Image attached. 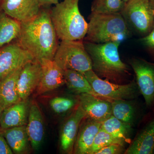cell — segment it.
Segmentation results:
<instances>
[{"label": "cell", "instance_id": "obj_1", "mask_svg": "<svg viewBox=\"0 0 154 154\" xmlns=\"http://www.w3.org/2000/svg\"><path fill=\"white\" fill-rule=\"evenodd\" d=\"M49 7H42L33 19L21 22V30L16 41L34 59L53 60L58 39L50 16Z\"/></svg>", "mask_w": 154, "mask_h": 154}, {"label": "cell", "instance_id": "obj_2", "mask_svg": "<svg viewBox=\"0 0 154 154\" xmlns=\"http://www.w3.org/2000/svg\"><path fill=\"white\" fill-rule=\"evenodd\" d=\"M84 43L91 57L92 70L98 76L116 84L123 82L129 74V68L119 53L120 42L95 43L85 41Z\"/></svg>", "mask_w": 154, "mask_h": 154}, {"label": "cell", "instance_id": "obj_3", "mask_svg": "<svg viewBox=\"0 0 154 154\" xmlns=\"http://www.w3.org/2000/svg\"><path fill=\"white\" fill-rule=\"evenodd\" d=\"M79 1L63 0L51 9V18L58 39L76 41L85 37L88 24L80 13Z\"/></svg>", "mask_w": 154, "mask_h": 154}, {"label": "cell", "instance_id": "obj_4", "mask_svg": "<svg viewBox=\"0 0 154 154\" xmlns=\"http://www.w3.org/2000/svg\"><path fill=\"white\" fill-rule=\"evenodd\" d=\"M85 41L95 43H121L130 35V30L121 13H91Z\"/></svg>", "mask_w": 154, "mask_h": 154}, {"label": "cell", "instance_id": "obj_5", "mask_svg": "<svg viewBox=\"0 0 154 154\" xmlns=\"http://www.w3.org/2000/svg\"><path fill=\"white\" fill-rule=\"evenodd\" d=\"M54 60L63 71L72 70L84 74L92 70L91 57L82 40H61Z\"/></svg>", "mask_w": 154, "mask_h": 154}, {"label": "cell", "instance_id": "obj_6", "mask_svg": "<svg viewBox=\"0 0 154 154\" xmlns=\"http://www.w3.org/2000/svg\"><path fill=\"white\" fill-rule=\"evenodd\" d=\"M121 13L130 30L146 36L153 28V9L149 0H128Z\"/></svg>", "mask_w": 154, "mask_h": 154}, {"label": "cell", "instance_id": "obj_7", "mask_svg": "<svg viewBox=\"0 0 154 154\" xmlns=\"http://www.w3.org/2000/svg\"><path fill=\"white\" fill-rule=\"evenodd\" d=\"M83 74L94 91L105 100L110 101L117 99L129 100L141 95L136 82L134 81L123 85L111 82L99 78L93 70L88 71Z\"/></svg>", "mask_w": 154, "mask_h": 154}, {"label": "cell", "instance_id": "obj_8", "mask_svg": "<svg viewBox=\"0 0 154 154\" xmlns=\"http://www.w3.org/2000/svg\"><path fill=\"white\" fill-rule=\"evenodd\" d=\"M135 74L136 83L146 106L154 107V63L143 59H132L130 63Z\"/></svg>", "mask_w": 154, "mask_h": 154}, {"label": "cell", "instance_id": "obj_9", "mask_svg": "<svg viewBox=\"0 0 154 154\" xmlns=\"http://www.w3.org/2000/svg\"><path fill=\"white\" fill-rule=\"evenodd\" d=\"M16 40L0 48V81L16 69L34 60Z\"/></svg>", "mask_w": 154, "mask_h": 154}, {"label": "cell", "instance_id": "obj_10", "mask_svg": "<svg viewBox=\"0 0 154 154\" xmlns=\"http://www.w3.org/2000/svg\"><path fill=\"white\" fill-rule=\"evenodd\" d=\"M85 117V111L78 103L62 128L60 145L61 151L64 153L72 154L73 152L75 142L80 125Z\"/></svg>", "mask_w": 154, "mask_h": 154}, {"label": "cell", "instance_id": "obj_11", "mask_svg": "<svg viewBox=\"0 0 154 154\" xmlns=\"http://www.w3.org/2000/svg\"><path fill=\"white\" fill-rule=\"evenodd\" d=\"M42 76V67L39 61H30L22 68L18 81L17 89L21 101L26 100L36 91Z\"/></svg>", "mask_w": 154, "mask_h": 154}, {"label": "cell", "instance_id": "obj_12", "mask_svg": "<svg viewBox=\"0 0 154 154\" xmlns=\"http://www.w3.org/2000/svg\"><path fill=\"white\" fill-rule=\"evenodd\" d=\"M41 8L38 0H0V9L20 23L36 17Z\"/></svg>", "mask_w": 154, "mask_h": 154}, {"label": "cell", "instance_id": "obj_13", "mask_svg": "<svg viewBox=\"0 0 154 154\" xmlns=\"http://www.w3.org/2000/svg\"><path fill=\"white\" fill-rule=\"evenodd\" d=\"M39 61L41 65L42 76L35 91L36 96L54 91L65 84L63 70L54 60L44 59Z\"/></svg>", "mask_w": 154, "mask_h": 154}, {"label": "cell", "instance_id": "obj_14", "mask_svg": "<svg viewBox=\"0 0 154 154\" xmlns=\"http://www.w3.org/2000/svg\"><path fill=\"white\" fill-rule=\"evenodd\" d=\"M78 101L86 117L102 122L112 115L111 101L87 94H79Z\"/></svg>", "mask_w": 154, "mask_h": 154}, {"label": "cell", "instance_id": "obj_15", "mask_svg": "<svg viewBox=\"0 0 154 154\" xmlns=\"http://www.w3.org/2000/svg\"><path fill=\"white\" fill-rule=\"evenodd\" d=\"M30 105L27 99L4 109L0 120V129L27 125Z\"/></svg>", "mask_w": 154, "mask_h": 154}, {"label": "cell", "instance_id": "obj_16", "mask_svg": "<svg viewBox=\"0 0 154 154\" xmlns=\"http://www.w3.org/2000/svg\"><path fill=\"white\" fill-rule=\"evenodd\" d=\"M101 122L85 117L80 125L74 147L76 154H89L96 135L101 128Z\"/></svg>", "mask_w": 154, "mask_h": 154}, {"label": "cell", "instance_id": "obj_17", "mask_svg": "<svg viewBox=\"0 0 154 154\" xmlns=\"http://www.w3.org/2000/svg\"><path fill=\"white\" fill-rule=\"evenodd\" d=\"M26 130L31 147L37 150L44 139L45 127L41 110L35 102L30 103Z\"/></svg>", "mask_w": 154, "mask_h": 154}, {"label": "cell", "instance_id": "obj_18", "mask_svg": "<svg viewBox=\"0 0 154 154\" xmlns=\"http://www.w3.org/2000/svg\"><path fill=\"white\" fill-rule=\"evenodd\" d=\"M154 153V117L138 134L124 154Z\"/></svg>", "mask_w": 154, "mask_h": 154}, {"label": "cell", "instance_id": "obj_19", "mask_svg": "<svg viewBox=\"0 0 154 154\" xmlns=\"http://www.w3.org/2000/svg\"><path fill=\"white\" fill-rule=\"evenodd\" d=\"M23 66L13 71L0 81V105L3 110L21 101L17 81Z\"/></svg>", "mask_w": 154, "mask_h": 154}, {"label": "cell", "instance_id": "obj_20", "mask_svg": "<svg viewBox=\"0 0 154 154\" xmlns=\"http://www.w3.org/2000/svg\"><path fill=\"white\" fill-rule=\"evenodd\" d=\"M1 130L14 153H28L30 141L27 134L26 125Z\"/></svg>", "mask_w": 154, "mask_h": 154}, {"label": "cell", "instance_id": "obj_21", "mask_svg": "<svg viewBox=\"0 0 154 154\" xmlns=\"http://www.w3.org/2000/svg\"><path fill=\"white\" fill-rule=\"evenodd\" d=\"M21 30V23L0 9V48L17 39Z\"/></svg>", "mask_w": 154, "mask_h": 154}, {"label": "cell", "instance_id": "obj_22", "mask_svg": "<svg viewBox=\"0 0 154 154\" xmlns=\"http://www.w3.org/2000/svg\"><path fill=\"white\" fill-rule=\"evenodd\" d=\"M63 71L65 84H66L68 88L71 91L79 95L89 94L102 98L93 90L83 74L72 70H67Z\"/></svg>", "mask_w": 154, "mask_h": 154}, {"label": "cell", "instance_id": "obj_23", "mask_svg": "<svg viewBox=\"0 0 154 154\" xmlns=\"http://www.w3.org/2000/svg\"><path fill=\"white\" fill-rule=\"evenodd\" d=\"M111 103L112 115L132 126L137 116V109L134 103L125 99L112 100Z\"/></svg>", "mask_w": 154, "mask_h": 154}, {"label": "cell", "instance_id": "obj_24", "mask_svg": "<svg viewBox=\"0 0 154 154\" xmlns=\"http://www.w3.org/2000/svg\"><path fill=\"white\" fill-rule=\"evenodd\" d=\"M101 129L114 137L128 142L131 129V125L127 124L111 115L101 122Z\"/></svg>", "mask_w": 154, "mask_h": 154}, {"label": "cell", "instance_id": "obj_25", "mask_svg": "<svg viewBox=\"0 0 154 154\" xmlns=\"http://www.w3.org/2000/svg\"><path fill=\"white\" fill-rule=\"evenodd\" d=\"M125 3L122 0H94L91 5V13L112 14L121 13Z\"/></svg>", "mask_w": 154, "mask_h": 154}, {"label": "cell", "instance_id": "obj_26", "mask_svg": "<svg viewBox=\"0 0 154 154\" xmlns=\"http://www.w3.org/2000/svg\"><path fill=\"white\" fill-rule=\"evenodd\" d=\"M125 143L126 142L123 140L114 137L100 128L95 138L89 154H96L101 149L112 144L125 145Z\"/></svg>", "mask_w": 154, "mask_h": 154}, {"label": "cell", "instance_id": "obj_27", "mask_svg": "<svg viewBox=\"0 0 154 154\" xmlns=\"http://www.w3.org/2000/svg\"><path fill=\"white\" fill-rule=\"evenodd\" d=\"M79 101L66 97H56L50 101L51 108L54 113L62 114L66 113L77 106Z\"/></svg>", "mask_w": 154, "mask_h": 154}, {"label": "cell", "instance_id": "obj_28", "mask_svg": "<svg viewBox=\"0 0 154 154\" xmlns=\"http://www.w3.org/2000/svg\"><path fill=\"white\" fill-rule=\"evenodd\" d=\"M125 151V145L115 143L101 149L96 154H120L124 153Z\"/></svg>", "mask_w": 154, "mask_h": 154}, {"label": "cell", "instance_id": "obj_29", "mask_svg": "<svg viewBox=\"0 0 154 154\" xmlns=\"http://www.w3.org/2000/svg\"><path fill=\"white\" fill-rule=\"evenodd\" d=\"M140 42L154 58V24L150 33L142 38Z\"/></svg>", "mask_w": 154, "mask_h": 154}, {"label": "cell", "instance_id": "obj_30", "mask_svg": "<svg viewBox=\"0 0 154 154\" xmlns=\"http://www.w3.org/2000/svg\"><path fill=\"white\" fill-rule=\"evenodd\" d=\"M14 154L0 129V154Z\"/></svg>", "mask_w": 154, "mask_h": 154}, {"label": "cell", "instance_id": "obj_31", "mask_svg": "<svg viewBox=\"0 0 154 154\" xmlns=\"http://www.w3.org/2000/svg\"><path fill=\"white\" fill-rule=\"evenodd\" d=\"M42 7H50L53 5H55L60 0H38Z\"/></svg>", "mask_w": 154, "mask_h": 154}, {"label": "cell", "instance_id": "obj_32", "mask_svg": "<svg viewBox=\"0 0 154 154\" xmlns=\"http://www.w3.org/2000/svg\"><path fill=\"white\" fill-rule=\"evenodd\" d=\"M152 8L154 9V0H149Z\"/></svg>", "mask_w": 154, "mask_h": 154}, {"label": "cell", "instance_id": "obj_33", "mask_svg": "<svg viewBox=\"0 0 154 154\" xmlns=\"http://www.w3.org/2000/svg\"><path fill=\"white\" fill-rule=\"evenodd\" d=\"M3 110L2 108V107H1V105H0V120H1V115H2V113Z\"/></svg>", "mask_w": 154, "mask_h": 154}, {"label": "cell", "instance_id": "obj_34", "mask_svg": "<svg viewBox=\"0 0 154 154\" xmlns=\"http://www.w3.org/2000/svg\"><path fill=\"white\" fill-rule=\"evenodd\" d=\"M122 1H123V2H125L126 3L127 2H128V0H122Z\"/></svg>", "mask_w": 154, "mask_h": 154}, {"label": "cell", "instance_id": "obj_35", "mask_svg": "<svg viewBox=\"0 0 154 154\" xmlns=\"http://www.w3.org/2000/svg\"><path fill=\"white\" fill-rule=\"evenodd\" d=\"M153 12H154V9L153 10Z\"/></svg>", "mask_w": 154, "mask_h": 154}]
</instances>
